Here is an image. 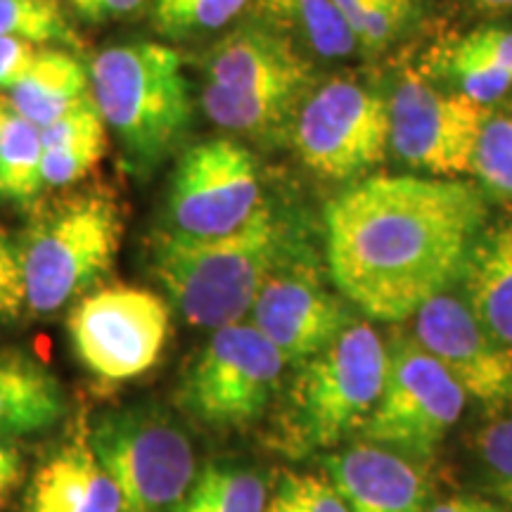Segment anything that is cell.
<instances>
[{"instance_id":"e0dca14e","label":"cell","mask_w":512,"mask_h":512,"mask_svg":"<svg viewBox=\"0 0 512 512\" xmlns=\"http://www.w3.org/2000/svg\"><path fill=\"white\" fill-rule=\"evenodd\" d=\"M24 508L27 512H124L117 484L95 456L86 427H76L38 465Z\"/></svg>"},{"instance_id":"7c38bea8","label":"cell","mask_w":512,"mask_h":512,"mask_svg":"<svg viewBox=\"0 0 512 512\" xmlns=\"http://www.w3.org/2000/svg\"><path fill=\"white\" fill-rule=\"evenodd\" d=\"M491 110L465 93H441L408 74L389 98V147L413 169L437 178L475 174V157Z\"/></svg>"},{"instance_id":"603a6c76","label":"cell","mask_w":512,"mask_h":512,"mask_svg":"<svg viewBox=\"0 0 512 512\" xmlns=\"http://www.w3.org/2000/svg\"><path fill=\"white\" fill-rule=\"evenodd\" d=\"M259 22L320 57H349L356 36L332 0H254Z\"/></svg>"},{"instance_id":"9c48e42d","label":"cell","mask_w":512,"mask_h":512,"mask_svg":"<svg viewBox=\"0 0 512 512\" xmlns=\"http://www.w3.org/2000/svg\"><path fill=\"white\" fill-rule=\"evenodd\" d=\"M171 311L159 294L105 287L79 299L67 316L76 358L102 382L119 384L150 370L162 356Z\"/></svg>"},{"instance_id":"5b68a950","label":"cell","mask_w":512,"mask_h":512,"mask_svg":"<svg viewBox=\"0 0 512 512\" xmlns=\"http://www.w3.org/2000/svg\"><path fill=\"white\" fill-rule=\"evenodd\" d=\"M387 375V347L366 323L347 325L306 358L290 389L287 430L304 448H330L363 430Z\"/></svg>"},{"instance_id":"7a4b0ae2","label":"cell","mask_w":512,"mask_h":512,"mask_svg":"<svg viewBox=\"0 0 512 512\" xmlns=\"http://www.w3.org/2000/svg\"><path fill=\"white\" fill-rule=\"evenodd\" d=\"M287 252V228L271 207L216 238H183L159 228L150 266L185 323L204 330L240 323Z\"/></svg>"},{"instance_id":"ab89813d","label":"cell","mask_w":512,"mask_h":512,"mask_svg":"<svg viewBox=\"0 0 512 512\" xmlns=\"http://www.w3.org/2000/svg\"><path fill=\"white\" fill-rule=\"evenodd\" d=\"M477 8L484 10H508L512 8V0H472Z\"/></svg>"},{"instance_id":"7402d4cb","label":"cell","mask_w":512,"mask_h":512,"mask_svg":"<svg viewBox=\"0 0 512 512\" xmlns=\"http://www.w3.org/2000/svg\"><path fill=\"white\" fill-rule=\"evenodd\" d=\"M309 93L299 91H233L207 81L200 105L219 128L242 136L271 138L294 124L299 107Z\"/></svg>"},{"instance_id":"d6986e66","label":"cell","mask_w":512,"mask_h":512,"mask_svg":"<svg viewBox=\"0 0 512 512\" xmlns=\"http://www.w3.org/2000/svg\"><path fill=\"white\" fill-rule=\"evenodd\" d=\"M460 280L479 323L512 347V216L479 235Z\"/></svg>"},{"instance_id":"f546056e","label":"cell","mask_w":512,"mask_h":512,"mask_svg":"<svg viewBox=\"0 0 512 512\" xmlns=\"http://www.w3.org/2000/svg\"><path fill=\"white\" fill-rule=\"evenodd\" d=\"M264 512H349L328 475L285 472Z\"/></svg>"},{"instance_id":"cb8c5ba5","label":"cell","mask_w":512,"mask_h":512,"mask_svg":"<svg viewBox=\"0 0 512 512\" xmlns=\"http://www.w3.org/2000/svg\"><path fill=\"white\" fill-rule=\"evenodd\" d=\"M41 128L0 95V200L31 204L43 188Z\"/></svg>"},{"instance_id":"3957f363","label":"cell","mask_w":512,"mask_h":512,"mask_svg":"<svg viewBox=\"0 0 512 512\" xmlns=\"http://www.w3.org/2000/svg\"><path fill=\"white\" fill-rule=\"evenodd\" d=\"M121 240L124 207L110 188L38 204L17 240L27 309L48 316L86 297L114 268Z\"/></svg>"},{"instance_id":"6da1fadb","label":"cell","mask_w":512,"mask_h":512,"mask_svg":"<svg viewBox=\"0 0 512 512\" xmlns=\"http://www.w3.org/2000/svg\"><path fill=\"white\" fill-rule=\"evenodd\" d=\"M484 219V197L470 183L366 178L325 211L332 283L370 318H413L463 278Z\"/></svg>"},{"instance_id":"4dcf8cb0","label":"cell","mask_w":512,"mask_h":512,"mask_svg":"<svg viewBox=\"0 0 512 512\" xmlns=\"http://www.w3.org/2000/svg\"><path fill=\"white\" fill-rule=\"evenodd\" d=\"M415 0H375L358 19L354 36L370 53L389 48L415 19Z\"/></svg>"},{"instance_id":"8992f818","label":"cell","mask_w":512,"mask_h":512,"mask_svg":"<svg viewBox=\"0 0 512 512\" xmlns=\"http://www.w3.org/2000/svg\"><path fill=\"white\" fill-rule=\"evenodd\" d=\"M88 441L117 484L124 512H171L197 477L188 432L157 403L100 413Z\"/></svg>"},{"instance_id":"2e32d148","label":"cell","mask_w":512,"mask_h":512,"mask_svg":"<svg viewBox=\"0 0 512 512\" xmlns=\"http://www.w3.org/2000/svg\"><path fill=\"white\" fill-rule=\"evenodd\" d=\"M325 475L349 512H425L430 498L418 467L377 444H356L325 458Z\"/></svg>"},{"instance_id":"52a82bcc","label":"cell","mask_w":512,"mask_h":512,"mask_svg":"<svg viewBox=\"0 0 512 512\" xmlns=\"http://www.w3.org/2000/svg\"><path fill=\"white\" fill-rule=\"evenodd\" d=\"M285 363V356L252 323L223 325L192 358L176 401L202 425L240 430L266 413Z\"/></svg>"},{"instance_id":"e575fe53","label":"cell","mask_w":512,"mask_h":512,"mask_svg":"<svg viewBox=\"0 0 512 512\" xmlns=\"http://www.w3.org/2000/svg\"><path fill=\"white\" fill-rule=\"evenodd\" d=\"M479 53L512 74V29L479 27L465 36Z\"/></svg>"},{"instance_id":"d4e9b609","label":"cell","mask_w":512,"mask_h":512,"mask_svg":"<svg viewBox=\"0 0 512 512\" xmlns=\"http://www.w3.org/2000/svg\"><path fill=\"white\" fill-rule=\"evenodd\" d=\"M266 484L254 470L209 463L171 512H264Z\"/></svg>"},{"instance_id":"74e56055","label":"cell","mask_w":512,"mask_h":512,"mask_svg":"<svg viewBox=\"0 0 512 512\" xmlns=\"http://www.w3.org/2000/svg\"><path fill=\"white\" fill-rule=\"evenodd\" d=\"M432 512H501L496 505H491L489 501H482V498H451V501L439 503Z\"/></svg>"},{"instance_id":"ac0fdd59","label":"cell","mask_w":512,"mask_h":512,"mask_svg":"<svg viewBox=\"0 0 512 512\" xmlns=\"http://www.w3.org/2000/svg\"><path fill=\"white\" fill-rule=\"evenodd\" d=\"M64 411L60 380L27 351L0 347V439L48 430Z\"/></svg>"},{"instance_id":"9a60e30c","label":"cell","mask_w":512,"mask_h":512,"mask_svg":"<svg viewBox=\"0 0 512 512\" xmlns=\"http://www.w3.org/2000/svg\"><path fill=\"white\" fill-rule=\"evenodd\" d=\"M207 81L233 91L309 93L313 64L292 38L254 19L209 50Z\"/></svg>"},{"instance_id":"f1b7e54d","label":"cell","mask_w":512,"mask_h":512,"mask_svg":"<svg viewBox=\"0 0 512 512\" xmlns=\"http://www.w3.org/2000/svg\"><path fill=\"white\" fill-rule=\"evenodd\" d=\"M475 174L494 195L512 200V114H494L479 138Z\"/></svg>"},{"instance_id":"ffe728a7","label":"cell","mask_w":512,"mask_h":512,"mask_svg":"<svg viewBox=\"0 0 512 512\" xmlns=\"http://www.w3.org/2000/svg\"><path fill=\"white\" fill-rule=\"evenodd\" d=\"M43 185L69 188L81 183L107 152V124L93 93L74 110L41 128Z\"/></svg>"},{"instance_id":"8d00e7d4","label":"cell","mask_w":512,"mask_h":512,"mask_svg":"<svg viewBox=\"0 0 512 512\" xmlns=\"http://www.w3.org/2000/svg\"><path fill=\"white\" fill-rule=\"evenodd\" d=\"M24 479V458L10 439H0V505H3Z\"/></svg>"},{"instance_id":"44dd1931","label":"cell","mask_w":512,"mask_h":512,"mask_svg":"<svg viewBox=\"0 0 512 512\" xmlns=\"http://www.w3.org/2000/svg\"><path fill=\"white\" fill-rule=\"evenodd\" d=\"M88 83L91 76L74 55L55 48L36 50L27 74L10 88L8 100L22 117L43 128L88 98Z\"/></svg>"},{"instance_id":"836d02e7","label":"cell","mask_w":512,"mask_h":512,"mask_svg":"<svg viewBox=\"0 0 512 512\" xmlns=\"http://www.w3.org/2000/svg\"><path fill=\"white\" fill-rule=\"evenodd\" d=\"M36 57V48L29 41L15 36H0V91H10L27 74Z\"/></svg>"},{"instance_id":"30bf717a","label":"cell","mask_w":512,"mask_h":512,"mask_svg":"<svg viewBox=\"0 0 512 512\" xmlns=\"http://www.w3.org/2000/svg\"><path fill=\"white\" fill-rule=\"evenodd\" d=\"M467 396L413 337L387 349L382 394L363 425L370 444L413 456L434 453L465 411Z\"/></svg>"},{"instance_id":"1f68e13d","label":"cell","mask_w":512,"mask_h":512,"mask_svg":"<svg viewBox=\"0 0 512 512\" xmlns=\"http://www.w3.org/2000/svg\"><path fill=\"white\" fill-rule=\"evenodd\" d=\"M479 453L491 489L512 503V415L484 427L479 434Z\"/></svg>"},{"instance_id":"8fae6325","label":"cell","mask_w":512,"mask_h":512,"mask_svg":"<svg viewBox=\"0 0 512 512\" xmlns=\"http://www.w3.org/2000/svg\"><path fill=\"white\" fill-rule=\"evenodd\" d=\"M261 207L252 152L233 138L202 140L178 159L162 230L183 238H216L245 226Z\"/></svg>"},{"instance_id":"ba28073f","label":"cell","mask_w":512,"mask_h":512,"mask_svg":"<svg viewBox=\"0 0 512 512\" xmlns=\"http://www.w3.org/2000/svg\"><path fill=\"white\" fill-rule=\"evenodd\" d=\"M389 100L349 79H332L306 95L292 140L306 169L349 181L380 164L389 150Z\"/></svg>"},{"instance_id":"d590c367","label":"cell","mask_w":512,"mask_h":512,"mask_svg":"<svg viewBox=\"0 0 512 512\" xmlns=\"http://www.w3.org/2000/svg\"><path fill=\"white\" fill-rule=\"evenodd\" d=\"M69 3L83 19L102 24L138 15L145 0H69Z\"/></svg>"},{"instance_id":"277c9868","label":"cell","mask_w":512,"mask_h":512,"mask_svg":"<svg viewBox=\"0 0 512 512\" xmlns=\"http://www.w3.org/2000/svg\"><path fill=\"white\" fill-rule=\"evenodd\" d=\"M88 76L95 105L133 169H152L183 143L192 100L176 50L162 43L105 48Z\"/></svg>"},{"instance_id":"d6a6232c","label":"cell","mask_w":512,"mask_h":512,"mask_svg":"<svg viewBox=\"0 0 512 512\" xmlns=\"http://www.w3.org/2000/svg\"><path fill=\"white\" fill-rule=\"evenodd\" d=\"M27 309V287L19 264L17 242L0 230V323L19 318Z\"/></svg>"},{"instance_id":"5bb4252c","label":"cell","mask_w":512,"mask_h":512,"mask_svg":"<svg viewBox=\"0 0 512 512\" xmlns=\"http://www.w3.org/2000/svg\"><path fill=\"white\" fill-rule=\"evenodd\" d=\"M252 325L285 361L304 363L349 325V311L323 285L320 271L302 256L285 252L256 294Z\"/></svg>"},{"instance_id":"4fadbf2b","label":"cell","mask_w":512,"mask_h":512,"mask_svg":"<svg viewBox=\"0 0 512 512\" xmlns=\"http://www.w3.org/2000/svg\"><path fill=\"white\" fill-rule=\"evenodd\" d=\"M413 339L486 411L512 406V347L491 335L465 294L441 292L413 316Z\"/></svg>"},{"instance_id":"4316f807","label":"cell","mask_w":512,"mask_h":512,"mask_svg":"<svg viewBox=\"0 0 512 512\" xmlns=\"http://www.w3.org/2000/svg\"><path fill=\"white\" fill-rule=\"evenodd\" d=\"M0 36L22 38L31 46H79V36L57 0H0Z\"/></svg>"},{"instance_id":"f35d334b","label":"cell","mask_w":512,"mask_h":512,"mask_svg":"<svg viewBox=\"0 0 512 512\" xmlns=\"http://www.w3.org/2000/svg\"><path fill=\"white\" fill-rule=\"evenodd\" d=\"M332 3L337 5V10L342 12L344 19H347V22H349L351 31H354L356 24H358V19L363 17V12H366L370 5L375 3V0H332Z\"/></svg>"},{"instance_id":"484cf974","label":"cell","mask_w":512,"mask_h":512,"mask_svg":"<svg viewBox=\"0 0 512 512\" xmlns=\"http://www.w3.org/2000/svg\"><path fill=\"white\" fill-rule=\"evenodd\" d=\"M252 0H152V19L171 41L211 34L233 22Z\"/></svg>"},{"instance_id":"83f0119b","label":"cell","mask_w":512,"mask_h":512,"mask_svg":"<svg viewBox=\"0 0 512 512\" xmlns=\"http://www.w3.org/2000/svg\"><path fill=\"white\" fill-rule=\"evenodd\" d=\"M439 62L441 69L458 83L460 93L470 95L472 100L484 102V105L503 98L512 86V74L484 57L477 48H472L465 36L451 43L439 55Z\"/></svg>"}]
</instances>
